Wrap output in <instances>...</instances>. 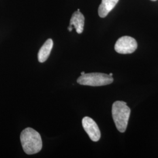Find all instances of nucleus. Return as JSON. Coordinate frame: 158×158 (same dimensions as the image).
Segmentation results:
<instances>
[{"instance_id":"f257e3e1","label":"nucleus","mask_w":158,"mask_h":158,"mask_svg":"<svg viewBox=\"0 0 158 158\" xmlns=\"http://www.w3.org/2000/svg\"><path fill=\"white\" fill-rule=\"evenodd\" d=\"M23 150L28 155L40 152L42 148V138L39 132L32 128H27L20 136Z\"/></svg>"},{"instance_id":"f03ea898","label":"nucleus","mask_w":158,"mask_h":158,"mask_svg":"<svg viewBox=\"0 0 158 158\" xmlns=\"http://www.w3.org/2000/svg\"><path fill=\"white\" fill-rule=\"evenodd\" d=\"M131 110L127 102L123 101L114 102L112 107V115L116 128L120 132H124L130 118Z\"/></svg>"},{"instance_id":"7ed1b4c3","label":"nucleus","mask_w":158,"mask_h":158,"mask_svg":"<svg viewBox=\"0 0 158 158\" xmlns=\"http://www.w3.org/2000/svg\"><path fill=\"white\" fill-rule=\"evenodd\" d=\"M114 81L113 77L109 74L102 73H90L81 75L77 80L81 85L89 86H102L111 84Z\"/></svg>"},{"instance_id":"20e7f679","label":"nucleus","mask_w":158,"mask_h":158,"mask_svg":"<svg viewBox=\"0 0 158 158\" xmlns=\"http://www.w3.org/2000/svg\"><path fill=\"white\" fill-rule=\"evenodd\" d=\"M138 44L134 38L125 36L121 37L116 42L114 49L120 54H131L136 51Z\"/></svg>"},{"instance_id":"39448f33","label":"nucleus","mask_w":158,"mask_h":158,"mask_svg":"<svg viewBox=\"0 0 158 158\" xmlns=\"http://www.w3.org/2000/svg\"><path fill=\"white\" fill-rule=\"evenodd\" d=\"M82 125L91 141H99L101 137V132L98 125L93 119L89 117H85L82 119Z\"/></svg>"},{"instance_id":"423d86ee","label":"nucleus","mask_w":158,"mask_h":158,"mask_svg":"<svg viewBox=\"0 0 158 158\" xmlns=\"http://www.w3.org/2000/svg\"><path fill=\"white\" fill-rule=\"evenodd\" d=\"M85 20V17L82 13L79 11L74 12L71 17L69 26L72 27L73 26L77 34H81L84 29Z\"/></svg>"},{"instance_id":"0eeeda50","label":"nucleus","mask_w":158,"mask_h":158,"mask_svg":"<svg viewBox=\"0 0 158 158\" xmlns=\"http://www.w3.org/2000/svg\"><path fill=\"white\" fill-rule=\"evenodd\" d=\"M119 0H102L98 8V15L101 18H105L117 5Z\"/></svg>"},{"instance_id":"6e6552de","label":"nucleus","mask_w":158,"mask_h":158,"mask_svg":"<svg viewBox=\"0 0 158 158\" xmlns=\"http://www.w3.org/2000/svg\"><path fill=\"white\" fill-rule=\"evenodd\" d=\"M53 46V42L52 39H48L41 47L38 52V61L44 63L48 59L51 54V51Z\"/></svg>"},{"instance_id":"1a4fd4ad","label":"nucleus","mask_w":158,"mask_h":158,"mask_svg":"<svg viewBox=\"0 0 158 158\" xmlns=\"http://www.w3.org/2000/svg\"><path fill=\"white\" fill-rule=\"evenodd\" d=\"M85 74V72H82L81 73V75H83V74Z\"/></svg>"},{"instance_id":"9d476101","label":"nucleus","mask_w":158,"mask_h":158,"mask_svg":"<svg viewBox=\"0 0 158 158\" xmlns=\"http://www.w3.org/2000/svg\"><path fill=\"white\" fill-rule=\"evenodd\" d=\"M109 75H110V76H113V73H110V74H109Z\"/></svg>"},{"instance_id":"9b49d317","label":"nucleus","mask_w":158,"mask_h":158,"mask_svg":"<svg viewBox=\"0 0 158 158\" xmlns=\"http://www.w3.org/2000/svg\"><path fill=\"white\" fill-rule=\"evenodd\" d=\"M151 1H156V0H151Z\"/></svg>"}]
</instances>
